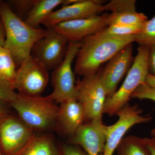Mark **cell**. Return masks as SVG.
I'll return each mask as SVG.
<instances>
[{"mask_svg":"<svg viewBox=\"0 0 155 155\" xmlns=\"http://www.w3.org/2000/svg\"><path fill=\"white\" fill-rule=\"evenodd\" d=\"M135 39V35L101 36L97 33L85 38L80 41L74 73L83 77L97 73L103 64Z\"/></svg>","mask_w":155,"mask_h":155,"instance_id":"cell-1","label":"cell"},{"mask_svg":"<svg viewBox=\"0 0 155 155\" xmlns=\"http://www.w3.org/2000/svg\"><path fill=\"white\" fill-rule=\"evenodd\" d=\"M0 16L6 33L3 46L11 53L18 69L30 55L35 43L45 35L46 29L30 27L12 11L6 2L2 1L0 3Z\"/></svg>","mask_w":155,"mask_h":155,"instance_id":"cell-2","label":"cell"},{"mask_svg":"<svg viewBox=\"0 0 155 155\" xmlns=\"http://www.w3.org/2000/svg\"><path fill=\"white\" fill-rule=\"evenodd\" d=\"M19 119L33 130L47 129L57 121L59 107L50 95L28 97L18 94L9 104Z\"/></svg>","mask_w":155,"mask_h":155,"instance_id":"cell-3","label":"cell"},{"mask_svg":"<svg viewBox=\"0 0 155 155\" xmlns=\"http://www.w3.org/2000/svg\"><path fill=\"white\" fill-rule=\"evenodd\" d=\"M150 47L140 45L131 68L120 88L112 97L107 98L104 106V114L110 116L128 104L130 96L139 85L145 82L149 73L148 59Z\"/></svg>","mask_w":155,"mask_h":155,"instance_id":"cell-4","label":"cell"},{"mask_svg":"<svg viewBox=\"0 0 155 155\" xmlns=\"http://www.w3.org/2000/svg\"><path fill=\"white\" fill-rule=\"evenodd\" d=\"M76 99L84 110V119H102L107 96L99 72L84 76L75 83Z\"/></svg>","mask_w":155,"mask_h":155,"instance_id":"cell-5","label":"cell"},{"mask_svg":"<svg viewBox=\"0 0 155 155\" xmlns=\"http://www.w3.org/2000/svg\"><path fill=\"white\" fill-rule=\"evenodd\" d=\"M49 79L48 70L30 55L17 69L13 86L22 95L41 96L47 86Z\"/></svg>","mask_w":155,"mask_h":155,"instance_id":"cell-6","label":"cell"},{"mask_svg":"<svg viewBox=\"0 0 155 155\" xmlns=\"http://www.w3.org/2000/svg\"><path fill=\"white\" fill-rule=\"evenodd\" d=\"M80 41H69L64 60L52 73V93L49 95L55 102L60 104L71 99H76V89L72 64L77 57Z\"/></svg>","mask_w":155,"mask_h":155,"instance_id":"cell-7","label":"cell"},{"mask_svg":"<svg viewBox=\"0 0 155 155\" xmlns=\"http://www.w3.org/2000/svg\"><path fill=\"white\" fill-rule=\"evenodd\" d=\"M20 119L7 115L0 117V149L4 155H17L35 135Z\"/></svg>","mask_w":155,"mask_h":155,"instance_id":"cell-8","label":"cell"},{"mask_svg":"<svg viewBox=\"0 0 155 155\" xmlns=\"http://www.w3.org/2000/svg\"><path fill=\"white\" fill-rule=\"evenodd\" d=\"M69 41L53 28L46 29L44 37L34 45L30 55L41 63L48 70L54 69L62 63Z\"/></svg>","mask_w":155,"mask_h":155,"instance_id":"cell-9","label":"cell"},{"mask_svg":"<svg viewBox=\"0 0 155 155\" xmlns=\"http://www.w3.org/2000/svg\"><path fill=\"white\" fill-rule=\"evenodd\" d=\"M142 111L137 105L127 104L116 113L119 119L114 125L107 126V140L104 149L100 155H113L130 127L136 124L150 122L152 117L142 115Z\"/></svg>","mask_w":155,"mask_h":155,"instance_id":"cell-10","label":"cell"},{"mask_svg":"<svg viewBox=\"0 0 155 155\" xmlns=\"http://www.w3.org/2000/svg\"><path fill=\"white\" fill-rule=\"evenodd\" d=\"M133 46L128 45L108 61L99 71L100 80L105 90L107 98L116 92L118 84L128 71L133 61Z\"/></svg>","mask_w":155,"mask_h":155,"instance_id":"cell-11","label":"cell"},{"mask_svg":"<svg viewBox=\"0 0 155 155\" xmlns=\"http://www.w3.org/2000/svg\"><path fill=\"white\" fill-rule=\"evenodd\" d=\"M101 0H77V2L53 11L42 22L47 28L62 22L89 18L98 15L104 11Z\"/></svg>","mask_w":155,"mask_h":155,"instance_id":"cell-12","label":"cell"},{"mask_svg":"<svg viewBox=\"0 0 155 155\" xmlns=\"http://www.w3.org/2000/svg\"><path fill=\"white\" fill-rule=\"evenodd\" d=\"M107 126L102 119H95L83 124L73 136L71 143L79 145L87 155L102 153L107 140Z\"/></svg>","mask_w":155,"mask_h":155,"instance_id":"cell-13","label":"cell"},{"mask_svg":"<svg viewBox=\"0 0 155 155\" xmlns=\"http://www.w3.org/2000/svg\"><path fill=\"white\" fill-rule=\"evenodd\" d=\"M110 22V14H104L62 22L52 28L69 41H81L106 28Z\"/></svg>","mask_w":155,"mask_h":155,"instance_id":"cell-14","label":"cell"},{"mask_svg":"<svg viewBox=\"0 0 155 155\" xmlns=\"http://www.w3.org/2000/svg\"><path fill=\"white\" fill-rule=\"evenodd\" d=\"M57 121L64 132L73 136L84 119L83 107L76 99L66 100L60 104Z\"/></svg>","mask_w":155,"mask_h":155,"instance_id":"cell-15","label":"cell"},{"mask_svg":"<svg viewBox=\"0 0 155 155\" xmlns=\"http://www.w3.org/2000/svg\"><path fill=\"white\" fill-rule=\"evenodd\" d=\"M64 0H36L24 22L30 27L39 28L40 25L53 12L56 7L62 5Z\"/></svg>","mask_w":155,"mask_h":155,"instance_id":"cell-16","label":"cell"},{"mask_svg":"<svg viewBox=\"0 0 155 155\" xmlns=\"http://www.w3.org/2000/svg\"><path fill=\"white\" fill-rule=\"evenodd\" d=\"M17 155H60V150L51 137L34 135Z\"/></svg>","mask_w":155,"mask_h":155,"instance_id":"cell-17","label":"cell"},{"mask_svg":"<svg viewBox=\"0 0 155 155\" xmlns=\"http://www.w3.org/2000/svg\"><path fill=\"white\" fill-rule=\"evenodd\" d=\"M116 150V155H151L144 139L134 135L123 137Z\"/></svg>","mask_w":155,"mask_h":155,"instance_id":"cell-18","label":"cell"},{"mask_svg":"<svg viewBox=\"0 0 155 155\" xmlns=\"http://www.w3.org/2000/svg\"><path fill=\"white\" fill-rule=\"evenodd\" d=\"M17 67L8 50L0 45V79L14 83Z\"/></svg>","mask_w":155,"mask_h":155,"instance_id":"cell-19","label":"cell"},{"mask_svg":"<svg viewBox=\"0 0 155 155\" xmlns=\"http://www.w3.org/2000/svg\"><path fill=\"white\" fill-rule=\"evenodd\" d=\"M144 23L136 25H110L97 32L101 36H125L136 35L141 32Z\"/></svg>","mask_w":155,"mask_h":155,"instance_id":"cell-20","label":"cell"},{"mask_svg":"<svg viewBox=\"0 0 155 155\" xmlns=\"http://www.w3.org/2000/svg\"><path fill=\"white\" fill-rule=\"evenodd\" d=\"M110 16V25H136L144 23L147 20V17L145 14L137 13L136 11L120 14L111 13Z\"/></svg>","mask_w":155,"mask_h":155,"instance_id":"cell-21","label":"cell"},{"mask_svg":"<svg viewBox=\"0 0 155 155\" xmlns=\"http://www.w3.org/2000/svg\"><path fill=\"white\" fill-rule=\"evenodd\" d=\"M135 42L140 45L148 47L155 45V15L144 22L141 32L135 35Z\"/></svg>","mask_w":155,"mask_h":155,"instance_id":"cell-22","label":"cell"},{"mask_svg":"<svg viewBox=\"0 0 155 155\" xmlns=\"http://www.w3.org/2000/svg\"><path fill=\"white\" fill-rule=\"evenodd\" d=\"M36 0H8L6 3L12 11L24 21Z\"/></svg>","mask_w":155,"mask_h":155,"instance_id":"cell-23","label":"cell"},{"mask_svg":"<svg viewBox=\"0 0 155 155\" xmlns=\"http://www.w3.org/2000/svg\"><path fill=\"white\" fill-rule=\"evenodd\" d=\"M136 1L113 0L103 5L104 11H111L112 13L120 14L130 11H136Z\"/></svg>","mask_w":155,"mask_h":155,"instance_id":"cell-24","label":"cell"},{"mask_svg":"<svg viewBox=\"0 0 155 155\" xmlns=\"http://www.w3.org/2000/svg\"><path fill=\"white\" fill-rule=\"evenodd\" d=\"M18 95L12 84L0 79V101L9 104Z\"/></svg>","mask_w":155,"mask_h":155,"instance_id":"cell-25","label":"cell"},{"mask_svg":"<svg viewBox=\"0 0 155 155\" xmlns=\"http://www.w3.org/2000/svg\"><path fill=\"white\" fill-rule=\"evenodd\" d=\"M148 99L155 102V87L147 85L145 83L140 84L130 96V99Z\"/></svg>","mask_w":155,"mask_h":155,"instance_id":"cell-26","label":"cell"},{"mask_svg":"<svg viewBox=\"0 0 155 155\" xmlns=\"http://www.w3.org/2000/svg\"><path fill=\"white\" fill-rule=\"evenodd\" d=\"M60 155H87L77 146L64 145L59 147Z\"/></svg>","mask_w":155,"mask_h":155,"instance_id":"cell-27","label":"cell"},{"mask_svg":"<svg viewBox=\"0 0 155 155\" xmlns=\"http://www.w3.org/2000/svg\"><path fill=\"white\" fill-rule=\"evenodd\" d=\"M149 71L155 75V45L150 47L149 56L148 59Z\"/></svg>","mask_w":155,"mask_h":155,"instance_id":"cell-28","label":"cell"},{"mask_svg":"<svg viewBox=\"0 0 155 155\" xmlns=\"http://www.w3.org/2000/svg\"><path fill=\"white\" fill-rule=\"evenodd\" d=\"M145 141L150 152L151 155H155V138L153 137H145Z\"/></svg>","mask_w":155,"mask_h":155,"instance_id":"cell-29","label":"cell"},{"mask_svg":"<svg viewBox=\"0 0 155 155\" xmlns=\"http://www.w3.org/2000/svg\"><path fill=\"white\" fill-rule=\"evenodd\" d=\"M6 33L5 26L1 16H0V45L4 46L5 40Z\"/></svg>","mask_w":155,"mask_h":155,"instance_id":"cell-30","label":"cell"},{"mask_svg":"<svg viewBox=\"0 0 155 155\" xmlns=\"http://www.w3.org/2000/svg\"><path fill=\"white\" fill-rule=\"evenodd\" d=\"M145 83L150 86L155 87V75L149 73Z\"/></svg>","mask_w":155,"mask_h":155,"instance_id":"cell-31","label":"cell"},{"mask_svg":"<svg viewBox=\"0 0 155 155\" xmlns=\"http://www.w3.org/2000/svg\"><path fill=\"white\" fill-rule=\"evenodd\" d=\"M5 104L7 103L0 101V117H3L8 115V110L5 106Z\"/></svg>","mask_w":155,"mask_h":155,"instance_id":"cell-32","label":"cell"},{"mask_svg":"<svg viewBox=\"0 0 155 155\" xmlns=\"http://www.w3.org/2000/svg\"><path fill=\"white\" fill-rule=\"evenodd\" d=\"M151 135L152 137L155 138V128H153V129L152 130H151Z\"/></svg>","mask_w":155,"mask_h":155,"instance_id":"cell-33","label":"cell"},{"mask_svg":"<svg viewBox=\"0 0 155 155\" xmlns=\"http://www.w3.org/2000/svg\"><path fill=\"white\" fill-rule=\"evenodd\" d=\"M0 155H4L2 153V151H1V149H0Z\"/></svg>","mask_w":155,"mask_h":155,"instance_id":"cell-34","label":"cell"},{"mask_svg":"<svg viewBox=\"0 0 155 155\" xmlns=\"http://www.w3.org/2000/svg\"><path fill=\"white\" fill-rule=\"evenodd\" d=\"M2 1H1V0H0V3H1V2H2Z\"/></svg>","mask_w":155,"mask_h":155,"instance_id":"cell-35","label":"cell"}]
</instances>
